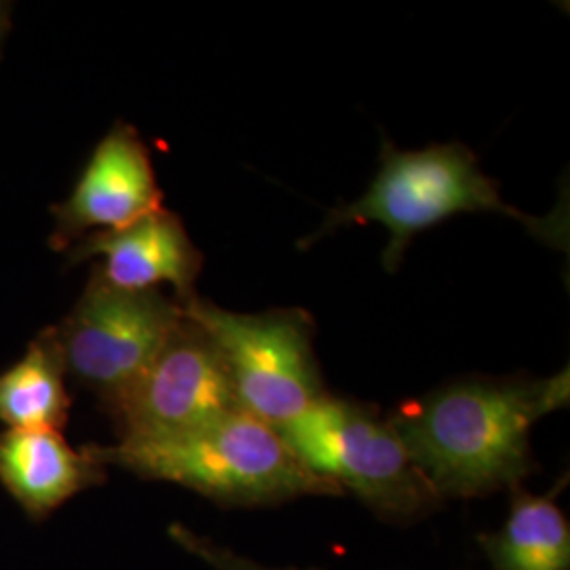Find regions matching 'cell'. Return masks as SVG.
<instances>
[{"instance_id":"cell-1","label":"cell","mask_w":570,"mask_h":570,"mask_svg":"<svg viewBox=\"0 0 570 570\" xmlns=\"http://www.w3.org/2000/svg\"><path fill=\"white\" fill-rule=\"evenodd\" d=\"M569 367L548 379L473 376L391 412L389 425L444 503L513 490L537 469L532 428L569 406Z\"/></svg>"},{"instance_id":"cell-2","label":"cell","mask_w":570,"mask_h":570,"mask_svg":"<svg viewBox=\"0 0 570 570\" xmlns=\"http://www.w3.org/2000/svg\"><path fill=\"white\" fill-rule=\"evenodd\" d=\"M104 468L193 490L223 508H273L303 497H343L296 459L282 433L235 410L178 435L87 446Z\"/></svg>"},{"instance_id":"cell-3","label":"cell","mask_w":570,"mask_h":570,"mask_svg":"<svg viewBox=\"0 0 570 570\" xmlns=\"http://www.w3.org/2000/svg\"><path fill=\"white\" fill-rule=\"evenodd\" d=\"M459 214H501L518 220L546 245L567 249L569 244L567 209H556L543 218L503 202L499 184L480 169L478 157L465 144L400 150L385 140L379 174L366 193L351 204L330 209L322 226L301 239L298 247L306 249L345 226L379 223L389 230L383 266L395 273L416 233Z\"/></svg>"},{"instance_id":"cell-4","label":"cell","mask_w":570,"mask_h":570,"mask_svg":"<svg viewBox=\"0 0 570 570\" xmlns=\"http://www.w3.org/2000/svg\"><path fill=\"white\" fill-rule=\"evenodd\" d=\"M277 431L308 471L353 494L381 520L410 524L442 505L374 406L327 393Z\"/></svg>"},{"instance_id":"cell-5","label":"cell","mask_w":570,"mask_h":570,"mask_svg":"<svg viewBox=\"0 0 570 570\" xmlns=\"http://www.w3.org/2000/svg\"><path fill=\"white\" fill-rule=\"evenodd\" d=\"M183 308L218 346L237 404L247 414L282 429L326 397L313 348L315 324L303 308L233 313L197 294L183 301Z\"/></svg>"},{"instance_id":"cell-6","label":"cell","mask_w":570,"mask_h":570,"mask_svg":"<svg viewBox=\"0 0 570 570\" xmlns=\"http://www.w3.org/2000/svg\"><path fill=\"white\" fill-rule=\"evenodd\" d=\"M178 298L155 289H122L98 265L61 324L47 327L66 376L94 391L106 412L136 383L183 322Z\"/></svg>"},{"instance_id":"cell-7","label":"cell","mask_w":570,"mask_h":570,"mask_svg":"<svg viewBox=\"0 0 570 570\" xmlns=\"http://www.w3.org/2000/svg\"><path fill=\"white\" fill-rule=\"evenodd\" d=\"M242 410L212 336L184 313L164 348L108 410L121 442L159 440Z\"/></svg>"},{"instance_id":"cell-8","label":"cell","mask_w":570,"mask_h":570,"mask_svg":"<svg viewBox=\"0 0 570 570\" xmlns=\"http://www.w3.org/2000/svg\"><path fill=\"white\" fill-rule=\"evenodd\" d=\"M150 153L131 125H115L96 146L70 197L53 212L49 244L68 252L94 230H119L164 207Z\"/></svg>"},{"instance_id":"cell-9","label":"cell","mask_w":570,"mask_h":570,"mask_svg":"<svg viewBox=\"0 0 570 570\" xmlns=\"http://www.w3.org/2000/svg\"><path fill=\"white\" fill-rule=\"evenodd\" d=\"M102 256L104 277L122 289H155L169 284L183 303L195 296V282L204 268V254L193 244L183 220L157 209L119 230L89 233L66 252L68 265Z\"/></svg>"},{"instance_id":"cell-10","label":"cell","mask_w":570,"mask_h":570,"mask_svg":"<svg viewBox=\"0 0 570 570\" xmlns=\"http://www.w3.org/2000/svg\"><path fill=\"white\" fill-rule=\"evenodd\" d=\"M106 482L91 450L72 449L61 431H2L0 484L32 520H45L82 490Z\"/></svg>"},{"instance_id":"cell-11","label":"cell","mask_w":570,"mask_h":570,"mask_svg":"<svg viewBox=\"0 0 570 570\" xmlns=\"http://www.w3.org/2000/svg\"><path fill=\"white\" fill-rule=\"evenodd\" d=\"M490 570H570V524L556 494L511 490L503 524L478 537Z\"/></svg>"},{"instance_id":"cell-12","label":"cell","mask_w":570,"mask_h":570,"mask_svg":"<svg viewBox=\"0 0 570 570\" xmlns=\"http://www.w3.org/2000/svg\"><path fill=\"white\" fill-rule=\"evenodd\" d=\"M70 419V395L60 351L42 330L26 355L0 374V428L61 431Z\"/></svg>"},{"instance_id":"cell-13","label":"cell","mask_w":570,"mask_h":570,"mask_svg":"<svg viewBox=\"0 0 570 570\" xmlns=\"http://www.w3.org/2000/svg\"><path fill=\"white\" fill-rule=\"evenodd\" d=\"M169 537L188 551L190 556L199 558L204 564L212 570H320V569H296V567H268L249 556H244L239 551L230 550L223 543L204 537L195 530L186 529L183 524H171L169 527Z\"/></svg>"},{"instance_id":"cell-14","label":"cell","mask_w":570,"mask_h":570,"mask_svg":"<svg viewBox=\"0 0 570 570\" xmlns=\"http://www.w3.org/2000/svg\"><path fill=\"white\" fill-rule=\"evenodd\" d=\"M9 13H11V4H7V2H0V23L9 21Z\"/></svg>"},{"instance_id":"cell-15","label":"cell","mask_w":570,"mask_h":570,"mask_svg":"<svg viewBox=\"0 0 570 570\" xmlns=\"http://www.w3.org/2000/svg\"><path fill=\"white\" fill-rule=\"evenodd\" d=\"M7 30H9V21L0 23V49H2V41H4V35H7Z\"/></svg>"}]
</instances>
